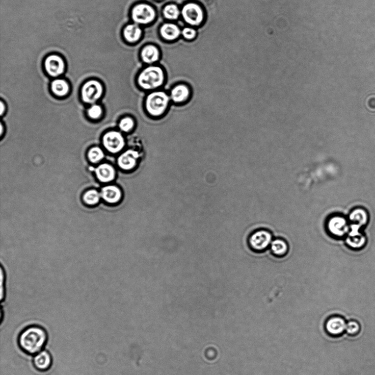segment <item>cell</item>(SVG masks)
Wrapping results in <instances>:
<instances>
[{"mask_svg": "<svg viewBox=\"0 0 375 375\" xmlns=\"http://www.w3.org/2000/svg\"><path fill=\"white\" fill-rule=\"evenodd\" d=\"M47 341L46 330L37 324L31 325L24 329L18 337L19 347L30 356H35L44 350Z\"/></svg>", "mask_w": 375, "mask_h": 375, "instance_id": "obj_1", "label": "cell"}, {"mask_svg": "<svg viewBox=\"0 0 375 375\" xmlns=\"http://www.w3.org/2000/svg\"><path fill=\"white\" fill-rule=\"evenodd\" d=\"M171 102V97L167 92L157 90L152 91L145 97V110L150 117L158 118L166 114Z\"/></svg>", "mask_w": 375, "mask_h": 375, "instance_id": "obj_2", "label": "cell"}, {"mask_svg": "<svg viewBox=\"0 0 375 375\" xmlns=\"http://www.w3.org/2000/svg\"><path fill=\"white\" fill-rule=\"evenodd\" d=\"M165 76L158 66H149L145 68L138 78V86L145 91L157 90L165 83Z\"/></svg>", "mask_w": 375, "mask_h": 375, "instance_id": "obj_3", "label": "cell"}, {"mask_svg": "<svg viewBox=\"0 0 375 375\" xmlns=\"http://www.w3.org/2000/svg\"><path fill=\"white\" fill-rule=\"evenodd\" d=\"M103 91V88L100 82L90 80L85 83L82 88V101L85 103L94 105L101 97Z\"/></svg>", "mask_w": 375, "mask_h": 375, "instance_id": "obj_4", "label": "cell"}, {"mask_svg": "<svg viewBox=\"0 0 375 375\" xmlns=\"http://www.w3.org/2000/svg\"><path fill=\"white\" fill-rule=\"evenodd\" d=\"M102 143L105 149L109 153L117 154L124 149L126 141L121 132L111 131L104 134Z\"/></svg>", "mask_w": 375, "mask_h": 375, "instance_id": "obj_5", "label": "cell"}, {"mask_svg": "<svg viewBox=\"0 0 375 375\" xmlns=\"http://www.w3.org/2000/svg\"><path fill=\"white\" fill-rule=\"evenodd\" d=\"M327 228L330 234L336 238H342L349 234L350 226L348 221L342 216L330 217L327 223Z\"/></svg>", "mask_w": 375, "mask_h": 375, "instance_id": "obj_6", "label": "cell"}, {"mask_svg": "<svg viewBox=\"0 0 375 375\" xmlns=\"http://www.w3.org/2000/svg\"><path fill=\"white\" fill-rule=\"evenodd\" d=\"M44 67L46 73L52 77H58L65 73L66 63L61 56L51 54L47 56L44 61Z\"/></svg>", "mask_w": 375, "mask_h": 375, "instance_id": "obj_7", "label": "cell"}, {"mask_svg": "<svg viewBox=\"0 0 375 375\" xmlns=\"http://www.w3.org/2000/svg\"><path fill=\"white\" fill-rule=\"evenodd\" d=\"M273 240V236L270 232L260 230L252 233L249 238V244L252 250L263 252L271 246Z\"/></svg>", "mask_w": 375, "mask_h": 375, "instance_id": "obj_8", "label": "cell"}, {"mask_svg": "<svg viewBox=\"0 0 375 375\" xmlns=\"http://www.w3.org/2000/svg\"><path fill=\"white\" fill-rule=\"evenodd\" d=\"M140 158L141 155L138 151L129 148L119 156L117 164L123 171H131L138 166Z\"/></svg>", "mask_w": 375, "mask_h": 375, "instance_id": "obj_9", "label": "cell"}, {"mask_svg": "<svg viewBox=\"0 0 375 375\" xmlns=\"http://www.w3.org/2000/svg\"><path fill=\"white\" fill-rule=\"evenodd\" d=\"M131 15L136 24H146L154 19L155 13L151 6L143 4L134 7Z\"/></svg>", "mask_w": 375, "mask_h": 375, "instance_id": "obj_10", "label": "cell"}, {"mask_svg": "<svg viewBox=\"0 0 375 375\" xmlns=\"http://www.w3.org/2000/svg\"><path fill=\"white\" fill-rule=\"evenodd\" d=\"M346 322L340 315H332L325 322V328L327 333L332 337H339L345 332Z\"/></svg>", "mask_w": 375, "mask_h": 375, "instance_id": "obj_11", "label": "cell"}, {"mask_svg": "<svg viewBox=\"0 0 375 375\" xmlns=\"http://www.w3.org/2000/svg\"><path fill=\"white\" fill-rule=\"evenodd\" d=\"M182 17L185 22L192 26L200 25L203 19V12L199 5L188 4L183 6L181 11Z\"/></svg>", "mask_w": 375, "mask_h": 375, "instance_id": "obj_12", "label": "cell"}, {"mask_svg": "<svg viewBox=\"0 0 375 375\" xmlns=\"http://www.w3.org/2000/svg\"><path fill=\"white\" fill-rule=\"evenodd\" d=\"M349 219L351 223L349 232L358 233H360V228L366 224L368 215L365 210L358 208L352 211Z\"/></svg>", "mask_w": 375, "mask_h": 375, "instance_id": "obj_13", "label": "cell"}, {"mask_svg": "<svg viewBox=\"0 0 375 375\" xmlns=\"http://www.w3.org/2000/svg\"><path fill=\"white\" fill-rule=\"evenodd\" d=\"M53 363L51 354L46 350H42L34 356L33 364L38 371L46 372L51 369Z\"/></svg>", "mask_w": 375, "mask_h": 375, "instance_id": "obj_14", "label": "cell"}, {"mask_svg": "<svg viewBox=\"0 0 375 375\" xmlns=\"http://www.w3.org/2000/svg\"><path fill=\"white\" fill-rule=\"evenodd\" d=\"M171 102L175 104H181L187 102L191 95L189 87L184 84L174 86L170 92Z\"/></svg>", "mask_w": 375, "mask_h": 375, "instance_id": "obj_15", "label": "cell"}, {"mask_svg": "<svg viewBox=\"0 0 375 375\" xmlns=\"http://www.w3.org/2000/svg\"><path fill=\"white\" fill-rule=\"evenodd\" d=\"M101 196L102 199L110 204H116L121 201L123 196L122 190L118 186L109 185L101 189Z\"/></svg>", "mask_w": 375, "mask_h": 375, "instance_id": "obj_16", "label": "cell"}, {"mask_svg": "<svg viewBox=\"0 0 375 375\" xmlns=\"http://www.w3.org/2000/svg\"><path fill=\"white\" fill-rule=\"evenodd\" d=\"M96 178L102 183H109L114 181L116 177V171L114 167L110 164L103 163L95 169Z\"/></svg>", "mask_w": 375, "mask_h": 375, "instance_id": "obj_17", "label": "cell"}, {"mask_svg": "<svg viewBox=\"0 0 375 375\" xmlns=\"http://www.w3.org/2000/svg\"><path fill=\"white\" fill-rule=\"evenodd\" d=\"M52 93L58 97H65L70 91L69 83L65 80L56 79L51 84Z\"/></svg>", "mask_w": 375, "mask_h": 375, "instance_id": "obj_18", "label": "cell"}, {"mask_svg": "<svg viewBox=\"0 0 375 375\" xmlns=\"http://www.w3.org/2000/svg\"><path fill=\"white\" fill-rule=\"evenodd\" d=\"M141 31L140 27L136 23L126 26L123 31L124 37L127 41L133 43L137 41L141 36Z\"/></svg>", "mask_w": 375, "mask_h": 375, "instance_id": "obj_19", "label": "cell"}, {"mask_svg": "<svg viewBox=\"0 0 375 375\" xmlns=\"http://www.w3.org/2000/svg\"><path fill=\"white\" fill-rule=\"evenodd\" d=\"M160 33L163 38L168 40L178 38L181 32L178 26L172 23H166L160 28Z\"/></svg>", "mask_w": 375, "mask_h": 375, "instance_id": "obj_20", "label": "cell"}, {"mask_svg": "<svg viewBox=\"0 0 375 375\" xmlns=\"http://www.w3.org/2000/svg\"><path fill=\"white\" fill-rule=\"evenodd\" d=\"M159 53L158 48L153 45L145 47L141 52V58L148 64H151L159 59Z\"/></svg>", "mask_w": 375, "mask_h": 375, "instance_id": "obj_21", "label": "cell"}, {"mask_svg": "<svg viewBox=\"0 0 375 375\" xmlns=\"http://www.w3.org/2000/svg\"><path fill=\"white\" fill-rule=\"evenodd\" d=\"M270 246L272 253L278 257L285 256L288 251L287 243L281 239L273 240Z\"/></svg>", "mask_w": 375, "mask_h": 375, "instance_id": "obj_22", "label": "cell"}, {"mask_svg": "<svg viewBox=\"0 0 375 375\" xmlns=\"http://www.w3.org/2000/svg\"><path fill=\"white\" fill-rule=\"evenodd\" d=\"M101 197V193H99L97 190L90 189L85 193L83 196V199L86 204L90 205V206H94L100 202Z\"/></svg>", "mask_w": 375, "mask_h": 375, "instance_id": "obj_23", "label": "cell"}, {"mask_svg": "<svg viewBox=\"0 0 375 375\" xmlns=\"http://www.w3.org/2000/svg\"><path fill=\"white\" fill-rule=\"evenodd\" d=\"M136 126L135 119L130 116H125L122 118L118 124L119 130L125 133L131 132L135 129Z\"/></svg>", "mask_w": 375, "mask_h": 375, "instance_id": "obj_24", "label": "cell"}, {"mask_svg": "<svg viewBox=\"0 0 375 375\" xmlns=\"http://www.w3.org/2000/svg\"><path fill=\"white\" fill-rule=\"evenodd\" d=\"M105 157L104 152L98 146H94L90 148L88 152V158L93 164H97Z\"/></svg>", "mask_w": 375, "mask_h": 375, "instance_id": "obj_25", "label": "cell"}, {"mask_svg": "<svg viewBox=\"0 0 375 375\" xmlns=\"http://www.w3.org/2000/svg\"><path fill=\"white\" fill-rule=\"evenodd\" d=\"M365 242L366 238L362 234L357 236H348L346 239V244L352 248L355 249L361 248L365 245Z\"/></svg>", "mask_w": 375, "mask_h": 375, "instance_id": "obj_26", "label": "cell"}, {"mask_svg": "<svg viewBox=\"0 0 375 375\" xmlns=\"http://www.w3.org/2000/svg\"><path fill=\"white\" fill-rule=\"evenodd\" d=\"M360 323L355 320H351L346 322L345 332L349 336L355 337L358 335L361 331Z\"/></svg>", "mask_w": 375, "mask_h": 375, "instance_id": "obj_27", "label": "cell"}, {"mask_svg": "<svg viewBox=\"0 0 375 375\" xmlns=\"http://www.w3.org/2000/svg\"><path fill=\"white\" fill-rule=\"evenodd\" d=\"M164 13L167 18L175 20L179 18L180 12L178 6L171 4L166 7L164 10Z\"/></svg>", "mask_w": 375, "mask_h": 375, "instance_id": "obj_28", "label": "cell"}, {"mask_svg": "<svg viewBox=\"0 0 375 375\" xmlns=\"http://www.w3.org/2000/svg\"><path fill=\"white\" fill-rule=\"evenodd\" d=\"M102 108L100 105L94 104L88 110V116L93 119H98L102 115Z\"/></svg>", "mask_w": 375, "mask_h": 375, "instance_id": "obj_29", "label": "cell"}, {"mask_svg": "<svg viewBox=\"0 0 375 375\" xmlns=\"http://www.w3.org/2000/svg\"><path fill=\"white\" fill-rule=\"evenodd\" d=\"M183 37L186 39H193L196 35V32L192 28H185L182 31Z\"/></svg>", "mask_w": 375, "mask_h": 375, "instance_id": "obj_30", "label": "cell"}, {"mask_svg": "<svg viewBox=\"0 0 375 375\" xmlns=\"http://www.w3.org/2000/svg\"><path fill=\"white\" fill-rule=\"evenodd\" d=\"M5 274L3 271V268L2 267L1 268V300L2 301H3L4 297V282L5 281Z\"/></svg>", "mask_w": 375, "mask_h": 375, "instance_id": "obj_31", "label": "cell"}, {"mask_svg": "<svg viewBox=\"0 0 375 375\" xmlns=\"http://www.w3.org/2000/svg\"><path fill=\"white\" fill-rule=\"evenodd\" d=\"M0 110H1L0 114H1V116H3L6 111V106L3 101H1V102H0Z\"/></svg>", "mask_w": 375, "mask_h": 375, "instance_id": "obj_32", "label": "cell"}, {"mask_svg": "<svg viewBox=\"0 0 375 375\" xmlns=\"http://www.w3.org/2000/svg\"><path fill=\"white\" fill-rule=\"evenodd\" d=\"M0 127H1V131H0V136H1V137H2L3 135V133H4V130L3 123H1V124H0Z\"/></svg>", "mask_w": 375, "mask_h": 375, "instance_id": "obj_33", "label": "cell"}]
</instances>
